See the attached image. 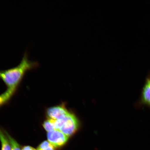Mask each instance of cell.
<instances>
[{
  "instance_id": "1",
  "label": "cell",
  "mask_w": 150,
  "mask_h": 150,
  "mask_svg": "<svg viewBox=\"0 0 150 150\" xmlns=\"http://www.w3.org/2000/svg\"><path fill=\"white\" fill-rule=\"evenodd\" d=\"M28 57L27 51H26L17 66L7 70H0V79L8 89H16L26 73L39 66L38 62L30 60Z\"/></svg>"
},
{
  "instance_id": "2",
  "label": "cell",
  "mask_w": 150,
  "mask_h": 150,
  "mask_svg": "<svg viewBox=\"0 0 150 150\" xmlns=\"http://www.w3.org/2000/svg\"><path fill=\"white\" fill-rule=\"evenodd\" d=\"M56 129L60 131L69 137L77 130V119L72 114L69 113L61 119L55 120Z\"/></svg>"
},
{
  "instance_id": "3",
  "label": "cell",
  "mask_w": 150,
  "mask_h": 150,
  "mask_svg": "<svg viewBox=\"0 0 150 150\" xmlns=\"http://www.w3.org/2000/svg\"><path fill=\"white\" fill-rule=\"evenodd\" d=\"M47 137L48 141L56 148L62 147L69 139V137L57 129L47 132Z\"/></svg>"
},
{
  "instance_id": "4",
  "label": "cell",
  "mask_w": 150,
  "mask_h": 150,
  "mask_svg": "<svg viewBox=\"0 0 150 150\" xmlns=\"http://www.w3.org/2000/svg\"><path fill=\"white\" fill-rule=\"evenodd\" d=\"M69 112L63 106H58L48 108L46 111L48 119L57 120L67 115Z\"/></svg>"
},
{
  "instance_id": "5",
  "label": "cell",
  "mask_w": 150,
  "mask_h": 150,
  "mask_svg": "<svg viewBox=\"0 0 150 150\" xmlns=\"http://www.w3.org/2000/svg\"><path fill=\"white\" fill-rule=\"evenodd\" d=\"M138 104L139 106H146L150 108V76L146 79Z\"/></svg>"
},
{
  "instance_id": "6",
  "label": "cell",
  "mask_w": 150,
  "mask_h": 150,
  "mask_svg": "<svg viewBox=\"0 0 150 150\" xmlns=\"http://www.w3.org/2000/svg\"><path fill=\"white\" fill-rule=\"evenodd\" d=\"M0 141L1 144V150H12L10 142L4 131L0 129Z\"/></svg>"
},
{
  "instance_id": "7",
  "label": "cell",
  "mask_w": 150,
  "mask_h": 150,
  "mask_svg": "<svg viewBox=\"0 0 150 150\" xmlns=\"http://www.w3.org/2000/svg\"><path fill=\"white\" fill-rule=\"evenodd\" d=\"M16 89H7L4 93L0 95V107L8 102L16 91Z\"/></svg>"
},
{
  "instance_id": "8",
  "label": "cell",
  "mask_w": 150,
  "mask_h": 150,
  "mask_svg": "<svg viewBox=\"0 0 150 150\" xmlns=\"http://www.w3.org/2000/svg\"><path fill=\"white\" fill-rule=\"evenodd\" d=\"M42 126L47 132L56 130L55 120H53L47 119L43 123Z\"/></svg>"
},
{
  "instance_id": "9",
  "label": "cell",
  "mask_w": 150,
  "mask_h": 150,
  "mask_svg": "<svg viewBox=\"0 0 150 150\" xmlns=\"http://www.w3.org/2000/svg\"><path fill=\"white\" fill-rule=\"evenodd\" d=\"M56 149L55 146L48 140H45L39 145L37 150H56Z\"/></svg>"
},
{
  "instance_id": "10",
  "label": "cell",
  "mask_w": 150,
  "mask_h": 150,
  "mask_svg": "<svg viewBox=\"0 0 150 150\" xmlns=\"http://www.w3.org/2000/svg\"><path fill=\"white\" fill-rule=\"evenodd\" d=\"M4 131L10 142L12 150H21V147L18 142L12 136H11L6 131Z\"/></svg>"
},
{
  "instance_id": "11",
  "label": "cell",
  "mask_w": 150,
  "mask_h": 150,
  "mask_svg": "<svg viewBox=\"0 0 150 150\" xmlns=\"http://www.w3.org/2000/svg\"><path fill=\"white\" fill-rule=\"evenodd\" d=\"M21 150H37V149L31 146L25 145L22 147Z\"/></svg>"
}]
</instances>
